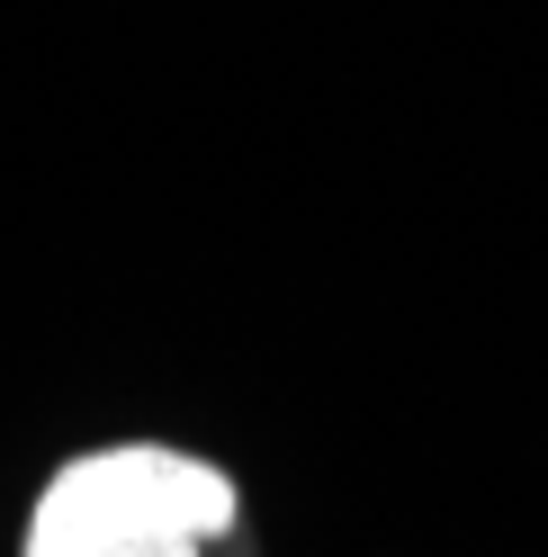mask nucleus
I'll list each match as a JSON object with an SVG mask.
<instances>
[{
  "label": "nucleus",
  "instance_id": "nucleus-1",
  "mask_svg": "<svg viewBox=\"0 0 548 557\" xmlns=\"http://www.w3.org/2000/svg\"><path fill=\"white\" fill-rule=\"evenodd\" d=\"M244 521V485L171 441L73 449L27 504L18 557H208Z\"/></svg>",
  "mask_w": 548,
  "mask_h": 557
}]
</instances>
